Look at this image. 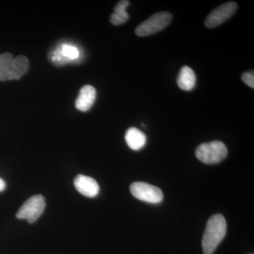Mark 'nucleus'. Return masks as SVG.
I'll use <instances>...</instances> for the list:
<instances>
[{"instance_id": "nucleus-1", "label": "nucleus", "mask_w": 254, "mask_h": 254, "mask_svg": "<svg viewBox=\"0 0 254 254\" xmlns=\"http://www.w3.org/2000/svg\"><path fill=\"white\" fill-rule=\"evenodd\" d=\"M227 232V222L221 214H215L209 218L205 227L202 247L204 254H212L223 240Z\"/></svg>"}, {"instance_id": "nucleus-2", "label": "nucleus", "mask_w": 254, "mask_h": 254, "mask_svg": "<svg viewBox=\"0 0 254 254\" xmlns=\"http://www.w3.org/2000/svg\"><path fill=\"white\" fill-rule=\"evenodd\" d=\"M28 68L29 62L23 55L13 58L9 53L0 55V81L20 79Z\"/></svg>"}, {"instance_id": "nucleus-3", "label": "nucleus", "mask_w": 254, "mask_h": 254, "mask_svg": "<svg viewBox=\"0 0 254 254\" xmlns=\"http://www.w3.org/2000/svg\"><path fill=\"white\" fill-rule=\"evenodd\" d=\"M226 145L220 141L202 143L197 147L195 154L202 163L213 165L220 163L227 156Z\"/></svg>"}, {"instance_id": "nucleus-4", "label": "nucleus", "mask_w": 254, "mask_h": 254, "mask_svg": "<svg viewBox=\"0 0 254 254\" xmlns=\"http://www.w3.org/2000/svg\"><path fill=\"white\" fill-rule=\"evenodd\" d=\"M172 14L168 11H162L152 15L137 26L135 33L138 36L145 37L162 31L171 22Z\"/></svg>"}, {"instance_id": "nucleus-5", "label": "nucleus", "mask_w": 254, "mask_h": 254, "mask_svg": "<svg viewBox=\"0 0 254 254\" xmlns=\"http://www.w3.org/2000/svg\"><path fill=\"white\" fill-rule=\"evenodd\" d=\"M46 205V199L43 195H33L21 205L16 213V218L21 220H26L31 224L33 223L43 214Z\"/></svg>"}, {"instance_id": "nucleus-6", "label": "nucleus", "mask_w": 254, "mask_h": 254, "mask_svg": "<svg viewBox=\"0 0 254 254\" xmlns=\"http://www.w3.org/2000/svg\"><path fill=\"white\" fill-rule=\"evenodd\" d=\"M131 194L137 199L147 203H160L163 199V193L158 187L145 183V182H134L130 187Z\"/></svg>"}, {"instance_id": "nucleus-7", "label": "nucleus", "mask_w": 254, "mask_h": 254, "mask_svg": "<svg viewBox=\"0 0 254 254\" xmlns=\"http://www.w3.org/2000/svg\"><path fill=\"white\" fill-rule=\"evenodd\" d=\"M238 5L235 1L224 3L212 11L205 20L207 28H213L225 22L236 12Z\"/></svg>"}, {"instance_id": "nucleus-8", "label": "nucleus", "mask_w": 254, "mask_h": 254, "mask_svg": "<svg viewBox=\"0 0 254 254\" xmlns=\"http://www.w3.org/2000/svg\"><path fill=\"white\" fill-rule=\"evenodd\" d=\"M73 184L76 190L84 196L93 198L99 193V185L91 177L78 175L74 179Z\"/></svg>"}, {"instance_id": "nucleus-9", "label": "nucleus", "mask_w": 254, "mask_h": 254, "mask_svg": "<svg viewBox=\"0 0 254 254\" xmlns=\"http://www.w3.org/2000/svg\"><path fill=\"white\" fill-rule=\"evenodd\" d=\"M95 98H96V91L94 87L91 85H86L82 87L75 103L76 109L81 112L88 111L93 106Z\"/></svg>"}, {"instance_id": "nucleus-10", "label": "nucleus", "mask_w": 254, "mask_h": 254, "mask_svg": "<svg viewBox=\"0 0 254 254\" xmlns=\"http://www.w3.org/2000/svg\"><path fill=\"white\" fill-rule=\"evenodd\" d=\"M125 141L131 150H139L145 146L146 136L138 128L131 127L126 132Z\"/></svg>"}, {"instance_id": "nucleus-11", "label": "nucleus", "mask_w": 254, "mask_h": 254, "mask_svg": "<svg viewBox=\"0 0 254 254\" xmlns=\"http://www.w3.org/2000/svg\"><path fill=\"white\" fill-rule=\"evenodd\" d=\"M195 81H196V78L193 69L190 66H183L180 70L177 79L179 87L183 91H190L194 88Z\"/></svg>"}, {"instance_id": "nucleus-12", "label": "nucleus", "mask_w": 254, "mask_h": 254, "mask_svg": "<svg viewBox=\"0 0 254 254\" xmlns=\"http://www.w3.org/2000/svg\"><path fill=\"white\" fill-rule=\"evenodd\" d=\"M129 4V1L127 0L118 1V4L115 5L114 8V13L110 16V21L112 24L114 26H119L127 22L129 18L127 11V7Z\"/></svg>"}, {"instance_id": "nucleus-13", "label": "nucleus", "mask_w": 254, "mask_h": 254, "mask_svg": "<svg viewBox=\"0 0 254 254\" xmlns=\"http://www.w3.org/2000/svg\"><path fill=\"white\" fill-rule=\"evenodd\" d=\"M58 55H61L64 58L70 60H75L79 56V53L76 48L70 45H63L60 48V53ZM57 55V54H56Z\"/></svg>"}, {"instance_id": "nucleus-14", "label": "nucleus", "mask_w": 254, "mask_h": 254, "mask_svg": "<svg viewBox=\"0 0 254 254\" xmlns=\"http://www.w3.org/2000/svg\"><path fill=\"white\" fill-rule=\"evenodd\" d=\"M242 81L250 88H254V71H248L245 72L242 76Z\"/></svg>"}, {"instance_id": "nucleus-15", "label": "nucleus", "mask_w": 254, "mask_h": 254, "mask_svg": "<svg viewBox=\"0 0 254 254\" xmlns=\"http://www.w3.org/2000/svg\"><path fill=\"white\" fill-rule=\"evenodd\" d=\"M6 189V183L2 179L0 178V192L3 191Z\"/></svg>"}, {"instance_id": "nucleus-16", "label": "nucleus", "mask_w": 254, "mask_h": 254, "mask_svg": "<svg viewBox=\"0 0 254 254\" xmlns=\"http://www.w3.org/2000/svg\"></svg>"}]
</instances>
